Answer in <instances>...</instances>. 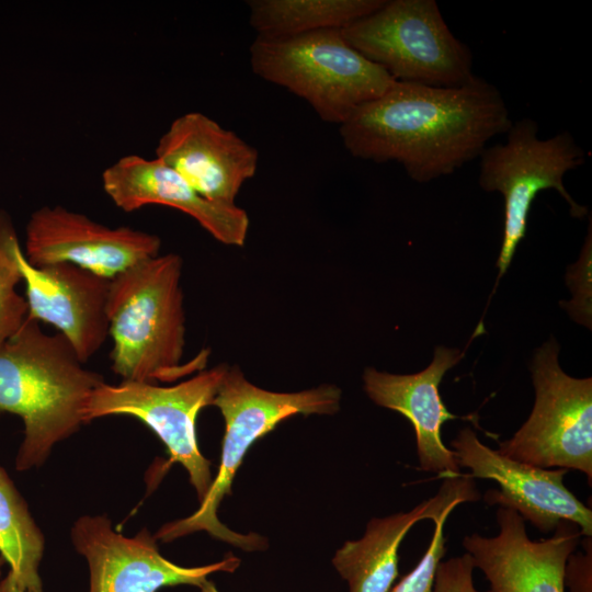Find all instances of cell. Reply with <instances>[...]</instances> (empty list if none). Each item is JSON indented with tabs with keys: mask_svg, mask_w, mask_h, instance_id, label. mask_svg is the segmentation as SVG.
Listing matches in <instances>:
<instances>
[{
	"mask_svg": "<svg viewBox=\"0 0 592 592\" xmlns=\"http://www.w3.org/2000/svg\"><path fill=\"white\" fill-rule=\"evenodd\" d=\"M157 235L109 227L64 206L32 213L25 230L26 260L36 267L70 263L109 280L159 254Z\"/></svg>",
	"mask_w": 592,
	"mask_h": 592,
	"instance_id": "12",
	"label": "cell"
},
{
	"mask_svg": "<svg viewBox=\"0 0 592 592\" xmlns=\"http://www.w3.org/2000/svg\"><path fill=\"white\" fill-rule=\"evenodd\" d=\"M198 589V592H219L214 582L208 579L203 584H201Z\"/></svg>",
	"mask_w": 592,
	"mask_h": 592,
	"instance_id": "26",
	"label": "cell"
},
{
	"mask_svg": "<svg viewBox=\"0 0 592 592\" xmlns=\"http://www.w3.org/2000/svg\"><path fill=\"white\" fill-rule=\"evenodd\" d=\"M103 382L62 334H47L26 318L0 346V413L16 414L24 424L16 470L42 466L57 443L84 424L83 405Z\"/></svg>",
	"mask_w": 592,
	"mask_h": 592,
	"instance_id": "2",
	"label": "cell"
},
{
	"mask_svg": "<svg viewBox=\"0 0 592 592\" xmlns=\"http://www.w3.org/2000/svg\"><path fill=\"white\" fill-rule=\"evenodd\" d=\"M44 535L8 473L0 466V556L24 592H43Z\"/></svg>",
	"mask_w": 592,
	"mask_h": 592,
	"instance_id": "20",
	"label": "cell"
},
{
	"mask_svg": "<svg viewBox=\"0 0 592 592\" xmlns=\"http://www.w3.org/2000/svg\"><path fill=\"white\" fill-rule=\"evenodd\" d=\"M475 566L467 553L439 563L433 592H479L474 582Z\"/></svg>",
	"mask_w": 592,
	"mask_h": 592,
	"instance_id": "23",
	"label": "cell"
},
{
	"mask_svg": "<svg viewBox=\"0 0 592 592\" xmlns=\"http://www.w3.org/2000/svg\"><path fill=\"white\" fill-rule=\"evenodd\" d=\"M454 509H446L433 520L434 531L424 555L389 592H433L435 573L446 551L444 524Z\"/></svg>",
	"mask_w": 592,
	"mask_h": 592,
	"instance_id": "22",
	"label": "cell"
},
{
	"mask_svg": "<svg viewBox=\"0 0 592 592\" xmlns=\"http://www.w3.org/2000/svg\"><path fill=\"white\" fill-rule=\"evenodd\" d=\"M0 592H24L16 583L13 574L9 571L0 581Z\"/></svg>",
	"mask_w": 592,
	"mask_h": 592,
	"instance_id": "25",
	"label": "cell"
},
{
	"mask_svg": "<svg viewBox=\"0 0 592 592\" xmlns=\"http://www.w3.org/2000/svg\"><path fill=\"white\" fill-rule=\"evenodd\" d=\"M19 244L11 217L0 209V346L21 329L29 315L27 301L16 291L22 281L15 257Z\"/></svg>",
	"mask_w": 592,
	"mask_h": 592,
	"instance_id": "21",
	"label": "cell"
},
{
	"mask_svg": "<svg viewBox=\"0 0 592 592\" xmlns=\"http://www.w3.org/2000/svg\"><path fill=\"white\" fill-rule=\"evenodd\" d=\"M5 563V561L3 560V558L0 556V576L2 573V567L3 565Z\"/></svg>",
	"mask_w": 592,
	"mask_h": 592,
	"instance_id": "27",
	"label": "cell"
},
{
	"mask_svg": "<svg viewBox=\"0 0 592 592\" xmlns=\"http://www.w3.org/2000/svg\"><path fill=\"white\" fill-rule=\"evenodd\" d=\"M551 338L531 364L535 402L525 423L499 444L502 455L540 468L574 469L592 481V379L566 374Z\"/></svg>",
	"mask_w": 592,
	"mask_h": 592,
	"instance_id": "8",
	"label": "cell"
},
{
	"mask_svg": "<svg viewBox=\"0 0 592 592\" xmlns=\"http://www.w3.org/2000/svg\"><path fill=\"white\" fill-rule=\"evenodd\" d=\"M70 537L89 567V592H158L162 588L200 587L215 572H234L240 559L234 555L198 567H182L164 558L147 528L126 537L112 527L106 515H83Z\"/></svg>",
	"mask_w": 592,
	"mask_h": 592,
	"instance_id": "10",
	"label": "cell"
},
{
	"mask_svg": "<svg viewBox=\"0 0 592 592\" xmlns=\"http://www.w3.org/2000/svg\"><path fill=\"white\" fill-rule=\"evenodd\" d=\"M249 52L257 76L284 87L308 102L322 121L339 125L396 81L354 49L341 30L257 36Z\"/></svg>",
	"mask_w": 592,
	"mask_h": 592,
	"instance_id": "5",
	"label": "cell"
},
{
	"mask_svg": "<svg viewBox=\"0 0 592 592\" xmlns=\"http://www.w3.org/2000/svg\"><path fill=\"white\" fill-rule=\"evenodd\" d=\"M385 0H249V23L262 37L342 30Z\"/></svg>",
	"mask_w": 592,
	"mask_h": 592,
	"instance_id": "19",
	"label": "cell"
},
{
	"mask_svg": "<svg viewBox=\"0 0 592 592\" xmlns=\"http://www.w3.org/2000/svg\"><path fill=\"white\" fill-rule=\"evenodd\" d=\"M156 158L205 198L235 206L242 184L255 174L259 153L205 114L189 112L161 135Z\"/></svg>",
	"mask_w": 592,
	"mask_h": 592,
	"instance_id": "15",
	"label": "cell"
},
{
	"mask_svg": "<svg viewBox=\"0 0 592 592\" xmlns=\"http://www.w3.org/2000/svg\"><path fill=\"white\" fill-rule=\"evenodd\" d=\"M341 34L396 81L451 88L476 76L469 47L451 32L434 0H385Z\"/></svg>",
	"mask_w": 592,
	"mask_h": 592,
	"instance_id": "6",
	"label": "cell"
},
{
	"mask_svg": "<svg viewBox=\"0 0 592 592\" xmlns=\"http://www.w3.org/2000/svg\"><path fill=\"white\" fill-rule=\"evenodd\" d=\"M102 186L112 202L125 212L150 204L169 206L194 218L224 244L242 247L246 242L249 217L244 209L205 198L157 158L122 157L103 171Z\"/></svg>",
	"mask_w": 592,
	"mask_h": 592,
	"instance_id": "16",
	"label": "cell"
},
{
	"mask_svg": "<svg viewBox=\"0 0 592 592\" xmlns=\"http://www.w3.org/2000/svg\"><path fill=\"white\" fill-rule=\"evenodd\" d=\"M478 498L468 474L445 477L436 496L412 510L373 517L360 539L348 540L335 551L332 566L348 583L349 592H389L398 577V549L410 528L419 521H433L446 509Z\"/></svg>",
	"mask_w": 592,
	"mask_h": 592,
	"instance_id": "18",
	"label": "cell"
},
{
	"mask_svg": "<svg viewBox=\"0 0 592 592\" xmlns=\"http://www.w3.org/2000/svg\"><path fill=\"white\" fill-rule=\"evenodd\" d=\"M181 257L158 254L110 280L106 305L112 371L123 380L174 382L204 369L207 354L182 363L185 312Z\"/></svg>",
	"mask_w": 592,
	"mask_h": 592,
	"instance_id": "3",
	"label": "cell"
},
{
	"mask_svg": "<svg viewBox=\"0 0 592 592\" xmlns=\"http://www.w3.org/2000/svg\"><path fill=\"white\" fill-rule=\"evenodd\" d=\"M458 464L474 478L496 481L483 499L516 511L543 533H549L561 521L579 526L582 536H592V510L563 483V468H540L509 458L482 444L470 428H464L451 442Z\"/></svg>",
	"mask_w": 592,
	"mask_h": 592,
	"instance_id": "11",
	"label": "cell"
},
{
	"mask_svg": "<svg viewBox=\"0 0 592 592\" xmlns=\"http://www.w3.org/2000/svg\"><path fill=\"white\" fill-rule=\"evenodd\" d=\"M499 533L464 537L463 547L489 583L487 592H566L565 568L578 548V525L561 521L553 536L532 540L525 521L513 509L496 512Z\"/></svg>",
	"mask_w": 592,
	"mask_h": 592,
	"instance_id": "13",
	"label": "cell"
},
{
	"mask_svg": "<svg viewBox=\"0 0 592 592\" xmlns=\"http://www.w3.org/2000/svg\"><path fill=\"white\" fill-rule=\"evenodd\" d=\"M15 257L25 284L27 318L54 326L86 363L109 337L110 280L70 263L33 266L20 244Z\"/></svg>",
	"mask_w": 592,
	"mask_h": 592,
	"instance_id": "14",
	"label": "cell"
},
{
	"mask_svg": "<svg viewBox=\"0 0 592 592\" xmlns=\"http://www.w3.org/2000/svg\"><path fill=\"white\" fill-rule=\"evenodd\" d=\"M565 587L569 592H592V539L584 537L581 549H576L565 568Z\"/></svg>",
	"mask_w": 592,
	"mask_h": 592,
	"instance_id": "24",
	"label": "cell"
},
{
	"mask_svg": "<svg viewBox=\"0 0 592 592\" xmlns=\"http://www.w3.org/2000/svg\"><path fill=\"white\" fill-rule=\"evenodd\" d=\"M228 368L219 364L202 369L179 384L122 380L105 382L88 396L82 410L84 423L107 415H129L147 425L164 444L170 464L178 462L187 474L200 503L209 490L213 478L210 462L200 451L196 419L212 401Z\"/></svg>",
	"mask_w": 592,
	"mask_h": 592,
	"instance_id": "9",
	"label": "cell"
},
{
	"mask_svg": "<svg viewBox=\"0 0 592 592\" xmlns=\"http://www.w3.org/2000/svg\"><path fill=\"white\" fill-rule=\"evenodd\" d=\"M505 134L504 143L486 147L479 156L480 187L499 192L504 200L497 284L526 235L530 209L540 191L556 190L568 203L572 217L583 218L588 214L587 207L578 204L563 185L565 174L583 164L585 159L583 149L570 133L540 139L537 123L525 117L512 123Z\"/></svg>",
	"mask_w": 592,
	"mask_h": 592,
	"instance_id": "7",
	"label": "cell"
},
{
	"mask_svg": "<svg viewBox=\"0 0 592 592\" xmlns=\"http://www.w3.org/2000/svg\"><path fill=\"white\" fill-rule=\"evenodd\" d=\"M341 389L332 384L315 388L277 392L255 386L237 365L229 366L212 401L225 422L220 465L200 508L190 516L162 525L157 540L170 543L180 537L205 531L213 537L246 551L263 550L266 539L255 533L239 534L224 525L217 510L248 449L278 423L295 414H333L340 410Z\"/></svg>",
	"mask_w": 592,
	"mask_h": 592,
	"instance_id": "4",
	"label": "cell"
},
{
	"mask_svg": "<svg viewBox=\"0 0 592 592\" xmlns=\"http://www.w3.org/2000/svg\"><path fill=\"white\" fill-rule=\"evenodd\" d=\"M463 355L457 349L436 346L431 364L417 374H390L374 367H367L363 373L364 390L369 399L399 412L412 424L419 468L444 478L460 474L456 454L444 445L441 434L443 423L458 417L445 407L439 386L444 374Z\"/></svg>",
	"mask_w": 592,
	"mask_h": 592,
	"instance_id": "17",
	"label": "cell"
},
{
	"mask_svg": "<svg viewBox=\"0 0 592 592\" xmlns=\"http://www.w3.org/2000/svg\"><path fill=\"white\" fill-rule=\"evenodd\" d=\"M512 123L500 91L480 77L451 88L395 81L356 109L340 125V135L352 156L398 162L424 183L479 157Z\"/></svg>",
	"mask_w": 592,
	"mask_h": 592,
	"instance_id": "1",
	"label": "cell"
}]
</instances>
